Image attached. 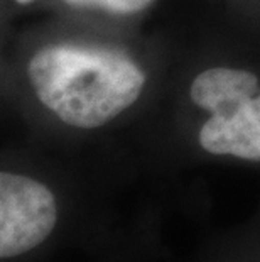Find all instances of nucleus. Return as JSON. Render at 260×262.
<instances>
[{"instance_id": "obj_1", "label": "nucleus", "mask_w": 260, "mask_h": 262, "mask_svg": "<svg viewBox=\"0 0 260 262\" xmlns=\"http://www.w3.org/2000/svg\"><path fill=\"white\" fill-rule=\"evenodd\" d=\"M37 102L63 124L98 129L129 110L146 86L137 61L120 49L81 42H53L27 63Z\"/></svg>"}, {"instance_id": "obj_2", "label": "nucleus", "mask_w": 260, "mask_h": 262, "mask_svg": "<svg viewBox=\"0 0 260 262\" xmlns=\"http://www.w3.org/2000/svg\"><path fill=\"white\" fill-rule=\"evenodd\" d=\"M190 97L209 114L198 132L206 152L260 161V80L253 71L211 66L193 78Z\"/></svg>"}, {"instance_id": "obj_3", "label": "nucleus", "mask_w": 260, "mask_h": 262, "mask_svg": "<svg viewBox=\"0 0 260 262\" xmlns=\"http://www.w3.org/2000/svg\"><path fill=\"white\" fill-rule=\"evenodd\" d=\"M56 222V198L46 185L24 174L0 172V257H15L37 247Z\"/></svg>"}, {"instance_id": "obj_4", "label": "nucleus", "mask_w": 260, "mask_h": 262, "mask_svg": "<svg viewBox=\"0 0 260 262\" xmlns=\"http://www.w3.org/2000/svg\"><path fill=\"white\" fill-rule=\"evenodd\" d=\"M69 7L98 10L112 15H134L144 12L156 0H61Z\"/></svg>"}, {"instance_id": "obj_5", "label": "nucleus", "mask_w": 260, "mask_h": 262, "mask_svg": "<svg viewBox=\"0 0 260 262\" xmlns=\"http://www.w3.org/2000/svg\"><path fill=\"white\" fill-rule=\"evenodd\" d=\"M15 2H17L19 5H29V4L34 2V0H15Z\"/></svg>"}]
</instances>
